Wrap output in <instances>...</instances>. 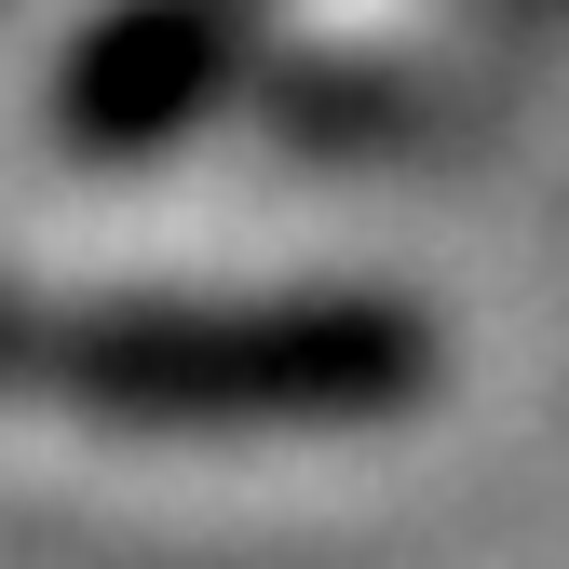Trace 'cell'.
Instances as JSON below:
<instances>
[{"label": "cell", "instance_id": "6da1fadb", "mask_svg": "<svg viewBox=\"0 0 569 569\" xmlns=\"http://www.w3.org/2000/svg\"><path fill=\"white\" fill-rule=\"evenodd\" d=\"M420 326L380 299H163V312H0V380L96 393L122 420H367L420 393Z\"/></svg>", "mask_w": 569, "mask_h": 569}]
</instances>
